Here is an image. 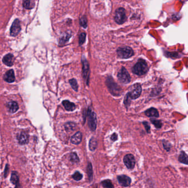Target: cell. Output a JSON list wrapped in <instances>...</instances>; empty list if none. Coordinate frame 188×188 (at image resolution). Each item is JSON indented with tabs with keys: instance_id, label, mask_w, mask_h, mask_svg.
Masks as SVG:
<instances>
[{
	"instance_id": "obj_20",
	"label": "cell",
	"mask_w": 188,
	"mask_h": 188,
	"mask_svg": "<svg viewBox=\"0 0 188 188\" xmlns=\"http://www.w3.org/2000/svg\"><path fill=\"white\" fill-rule=\"evenodd\" d=\"M178 161L179 162H180V163H184L185 165H188V155L183 151H181L180 155L178 157Z\"/></svg>"
},
{
	"instance_id": "obj_19",
	"label": "cell",
	"mask_w": 188,
	"mask_h": 188,
	"mask_svg": "<svg viewBox=\"0 0 188 188\" xmlns=\"http://www.w3.org/2000/svg\"><path fill=\"white\" fill-rule=\"evenodd\" d=\"M98 146V142L97 139L94 137H92L90 138L89 142V149L91 151H94L97 149Z\"/></svg>"
},
{
	"instance_id": "obj_27",
	"label": "cell",
	"mask_w": 188,
	"mask_h": 188,
	"mask_svg": "<svg viewBox=\"0 0 188 188\" xmlns=\"http://www.w3.org/2000/svg\"><path fill=\"white\" fill-rule=\"evenodd\" d=\"M151 122H152V124H153L154 126L156 127V128L157 129H161L162 126V123L161 120H158L157 119H151Z\"/></svg>"
},
{
	"instance_id": "obj_5",
	"label": "cell",
	"mask_w": 188,
	"mask_h": 188,
	"mask_svg": "<svg viewBox=\"0 0 188 188\" xmlns=\"http://www.w3.org/2000/svg\"><path fill=\"white\" fill-rule=\"evenodd\" d=\"M118 79L119 81L124 84L129 83L131 81V77L129 73L124 67H122L118 74Z\"/></svg>"
},
{
	"instance_id": "obj_4",
	"label": "cell",
	"mask_w": 188,
	"mask_h": 188,
	"mask_svg": "<svg viewBox=\"0 0 188 188\" xmlns=\"http://www.w3.org/2000/svg\"><path fill=\"white\" fill-rule=\"evenodd\" d=\"M117 52L118 56L122 59H128L132 57L134 54V52L132 48L129 47H119Z\"/></svg>"
},
{
	"instance_id": "obj_21",
	"label": "cell",
	"mask_w": 188,
	"mask_h": 188,
	"mask_svg": "<svg viewBox=\"0 0 188 188\" xmlns=\"http://www.w3.org/2000/svg\"><path fill=\"white\" fill-rule=\"evenodd\" d=\"M87 173L88 174L90 181H92L93 179V168H92V165L90 162L88 163L87 167Z\"/></svg>"
},
{
	"instance_id": "obj_18",
	"label": "cell",
	"mask_w": 188,
	"mask_h": 188,
	"mask_svg": "<svg viewBox=\"0 0 188 188\" xmlns=\"http://www.w3.org/2000/svg\"><path fill=\"white\" fill-rule=\"evenodd\" d=\"M63 106L65 107V109L68 111H72L76 109V106L74 103L70 102L67 100L63 101Z\"/></svg>"
},
{
	"instance_id": "obj_36",
	"label": "cell",
	"mask_w": 188,
	"mask_h": 188,
	"mask_svg": "<svg viewBox=\"0 0 188 188\" xmlns=\"http://www.w3.org/2000/svg\"><path fill=\"white\" fill-rule=\"evenodd\" d=\"M110 138H111V141H113V142L117 141V140H118V135H117V134L116 133H113V134L111 136Z\"/></svg>"
},
{
	"instance_id": "obj_11",
	"label": "cell",
	"mask_w": 188,
	"mask_h": 188,
	"mask_svg": "<svg viewBox=\"0 0 188 188\" xmlns=\"http://www.w3.org/2000/svg\"><path fill=\"white\" fill-rule=\"evenodd\" d=\"M119 183L123 187H129L131 183V179L129 176H127L126 175H122L119 176L117 177Z\"/></svg>"
},
{
	"instance_id": "obj_8",
	"label": "cell",
	"mask_w": 188,
	"mask_h": 188,
	"mask_svg": "<svg viewBox=\"0 0 188 188\" xmlns=\"http://www.w3.org/2000/svg\"><path fill=\"white\" fill-rule=\"evenodd\" d=\"M82 63L83 77V79H85V80L86 81L87 85H88L90 74L89 64L88 63V61H87L86 59L85 58H83L82 59Z\"/></svg>"
},
{
	"instance_id": "obj_37",
	"label": "cell",
	"mask_w": 188,
	"mask_h": 188,
	"mask_svg": "<svg viewBox=\"0 0 188 188\" xmlns=\"http://www.w3.org/2000/svg\"><path fill=\"white\" fill-rule=\"evenodd\" d=\"M8 170H9V168H8V165H6V168L4 169V178H6L7 176V174H8Z\"/></svg>"
},
{
	"instance_id": "obj_22",
	"label": "cell",
	"mask_w": 188,
	"mask_h": 188,
	"mask_svg": "<svg viewBox=\"0 0 188 188\" xmlns=\"http://www.w3.org/2000/svg\"><path fill=\"white\" fill-rule=\"evenodd\" d=\"M23 6L27 9H31L34 7V5L31 0H23Z\"/></svg>"
},
{
	"instance_id": "obj_24",
	"label": "cell",
	"mask_w": 188,
	"mask_h": 188,
	"mask_svg": "<svg viewBox=\"0 0 188 188\" xmlns=\"http://www.w3.org/2000/svg\"><path fill=\"white\" fill-rule=\"evenodd\" d=\"M69 83L72 87V89L76 92H77L79 89V86H78L76 79H71L69 80Z\"/></svg>"
},
{
	"instance_id": "obj_1",
	"label": "cell",
	"mask_w": 188,
	"mask_h": 188,
	"mask_svg": "<svg viewBox=\"0 0 188 188\" xmlns=\"http://www.w3.org/2000/svg\"><path fill=\"white\" fill-rule=\"evenodd\" d=\"M106 85L110 92L114 96H119L122 94V88L114 81L111 77H108L106 81Z\"/></svg>"
},
{
	"instance_id": "obj_34",
	"label": "cell",
	"mask_w": 188,
	"mask_h": 188,
	"mask_svg": "<svg viewBox=\"0 0 188 188\" xmlns=\"http://www.w3.org/2000/svg\"><path fill=\"white\" fill-rule=\"evenodd\" d=\"M162 143H163V147H164L165 149L167 151H169L171 149V144L168 142V141H165V140H163Z\"/></svg>"
},
{
	"instance_id": "obj_35",
	"label": "cell",
	"mask_w": 188,
	"mask_h": 188,
	"mask_svg": "<svg viewBox=\"0 0 188 188\" xmlns=\"http://www.w3.org/2000/svg\"><path fill=\"white\" fill-rule=\"evenodd\" d=\"M142 124L144 125L145 128V129L146 130V132L147 133H150V126L149 125V123L147 122H142Z\"/></svg>"
},
{
	"instance_id": "obj_10",
	"label": "cell",
	"mask_w": 188,
	"mask_h": 188,
	"mask_svg": "<svg viewBox=\"0 0 188 188\" xmlns=\"http://www.w3.org/2000/svg\"><path fill=\"white\" fill-rule=\"evenodd\" d=\"M20 23V20L18 19H16L13 22L10 29V34L12 36H16L20 33L21 30Z\"/></svg>"
},
{
	"instance_id": "obj_6",
	"label": "cell",
	"mask_w": 188,
	"mask_h": 188,
	"mask_svg": "<svg viewBox=\"0 0 188 188\" xmlns=\"http://www.w3.org/2000/svg\"><path fill=\"white\" fill-rule=\"evenodd\" d=\"M132 90L129 93L131 99H136L138 98L142 93V87L140 83H136L131 87Z\"/></svg>"
},
{
	"instance_id": "obj_17",
	"label": "cell",
	"mask_w": 188,
	"mask_h": 188,
	"mask_svg": "<svg viewBox=\"0 0 188 188\" xmlns=\"http://www.w3.org/2000/svg\"><path fill=\"white\" fill-rule=\"evenodd\" d=\"M7 108L9 113H15L17 112V110L19 109V106L17 102L12 101L7 103Z\"/></svg>"
},
{
	"instance_id": "obj_30",
	"label": "cell",
	"mask_w": 188,
	"mask_h": 188,
	"mask_svg": "<svg viewBox=\"0 0 188 188\" xmlns=\"http://www.w3.org/2000/svg\"><path fill=\"white\" fill-rule=\"evenodd\" d=\"M124 104L126 108H128V107L129 106L130 104H131V98H130L129 94V93H128L126 94L124 98Z\"/></svg>"
},
{
	"instance_id": "obj_32",
	"label": "cell",
	"mask_w": 188,
	"mask_h": 188,
	"mask_svg": "<svg viewBox=\"0 0 188 188\" xmlns=\"http://www.w3.org/2000/svg\"><path fill=\"white\" fill-rule=\"evenodd\" d=\"M80 24L81 26L85 28H86L87 27V20L86 17L83 16L81 19H80Z\"/></svg>"
},
{
	"instance_id": "obj_9",
	"label": "cell",
	"mask_w": 188,
	"mask_h": 188,
	"mask_svg": "<svg viewBox=\"0 0 188 188\" xmlns=\"http://www.w3.org/2000/svg\"><path fill=\"white\" fill-rule=\"evenodd\" d=\"M123 161L124 163V165L126 167L129 169H133L135 167V165L136 164V161L135 157L133 155L131 154H126L125 157H124Z\"/></svg>"
},
{
	"instance_id": "obj_2",
	"label": "cell",
	"mask_w": 188,
	"mask_h": 188,
	"mask_svg": "<svg viewBox=\"0 0 188 188\" xmlns=\"http://www.w3.org/2000/svg\"><path fill=\"white\" fill-rule=\"evenodd\" d=\"M149 71L147 63L144 60L140 59L133 67V72L138 76H142L146 74Z\"/></svg>"
},
{
	"instance_id": "obj_16",
	"label": "cell",
	"mask_w": 188,
	"mask_h": 188,
	"mask_svg": "<svg viewBox=\"0 0 188 188\" xmlns=\"http://www.w3.org/2000/svg\"><path fill=\"white\" fill-rule=\"evenodd\" d=\"M146 116L149 118H158L159 117L158 111L154 108H151L145 111Z\"/></svg>"
},
{
	"instance_id": "obj_3",
	"label": "cell",
	"mask_w": 188,
	"mask_h": 188,
	"mask_svg": "<svg viewBox=\"0 0 188 188\" xmlns=\"http://www.w3.org/2000/svg\"><path fill=\"white\" fill-rule=\"evenodd\" d=\"M87 116L88 117V124L92 131H94L97 129V115L90 108L87 110Z\"/></svg>"
},
{
	"instance_id": "obj_13",
	"label": "cell",
	"mask_w": 188,
	"mask_h": 188,
	"mask_svg": "<svg viewBox=\"0 0 188 188\" xmlns=\"http://www.w3.org/2000/svg\"><path fill=\"white\" fill-rule=\"evenodd\" d=\"M4 79L6 82L8 83H13L15 81V72L13 70H10L6 72L4 76Z\"/></svg>"
},
{
	"instance_id": "obj_12",
	"label": "cell",
	"mask_w": 188,
	"mask_h": 188,
	"mask_svg": "<svg viewBox=\"0 0 188 188\" xmlns=\"http://www.w3.org/2000/svg\"><path fill=\"white\" fill-rule=\"evenodd\" d=\"M17 138L20 145H25L29 142V135L26 132H22Z\"/></svg>"
},
{
	"instance_id": "obj_33",
	"label": "cell",
	"mask_w": 188,
	"mask_h": 188,
	"mask_svg": "<svg viewBox=\"0 0 188 188\" xmlns=\"http://www.w3.org/2000/svg\"><path fill=\"white\" fill-rule=\"evenodd\" d=\"M70 36V35H68L67 34L65 35H64V36H63V37L61 38V39H60V44H63L66 43L67 42L69 39Z\"/></svg>"
},
{
	"instance_id": "obj_14",
	"label": "cell",
	"mask_w": 188,
	"mask_h": 188,
	"mask_svg": "<svg viewBox=\"0 0 188 188\" xmlns=\"http://www.w3.org/2000/svg\"><path fill=\"white\" fill-rule=\"evenodd\" d=\"M82 134L80 131H78L72 136L71 138V142L74 145H79L82 141Z\"/></svg>"
},
{
	"instance_id": "obj_26",
	"label": "cell",
	"mask_w": 188,
	"mask_h": 188,
	"mask_svg": "<svg viewBox=\"0 0 188 188\" xmlns=\"http://www.w3.org/2000/svg\"><path fill=\"white\" fill-rule=\"evenodd\" d=\"M102 186L104 188H114V185L112 184V183L109 179L103 180L102 181Z\"/></svg>"
},
{
	"instance_id": "obj_23",
	"label": "cell",
	"mask_w": 188,
	"mask_h": 188,
	"mask_svg": "<svg viewBox=\"0 0 188 188\" xmlns=\"http://www.w3.org/2000/svg\"><path fill=\"white\" fill-rule=\"evenodd\" d=\"M11 182L13 185H16L19 182V177L18 176V173L16 172H13L11 177Z\"/></svg>"
},
{
	"instance_id": "obj_25",
	"label": "cell",
	"mask_w": 188,
	"mask_h": 188,
	"mask_svg": "<svg viewBox=\"0 0 188 188\" xmlns=\"http://www.w3.org/2000/svg\"><path fill=\"white\" fill-rule=\"evenodd\" d=\"M76 126V125L74 122H69L65 125V128L66 131H70L74 130L75 129Z\"/></svg>"
},
{
	"instance_id": "obj_31",
	"label": "cell",
	"mask_w": 188,
	"mask_h": 188,
	"mask_svg": "<svg viewBox=\"0 0 188 188\" xmlns=\"http://www.w3.org/2000/svg\"><path fill=\"white\" fill-rule=\"evenodd\" d=\"M86 38V34L85 33H82L79 36V44L80 45H82L85 42Z\"/></svg>"
},
{
	"instance_id": "obj_15",
	"label": "cell",
	"mask_w": 188,
	"mask_h": 188,
	"mask_svg": "<svg viewBox=\"0 0 188 188\" xmlns=\"http://www.w3.org/2000/svg\"><path fill=\"white\" fill-rule=\"evenodd\" d=\"M2 62L4 65L8 66H12L14 63V56L12 54H8L5 55L2 59Z\"/></svg>"
},
{
	"instance_id": "obj_29",
	"label": "cell",
	"mask_w": 188,
	"mask_h": 188,
	"mask_svg": "<svg viewBox=\"0 0 188 188\" xmlns=\"http://www.w3.org/2000/svg\"><path fill=\"white\" fill-rule=\"evenodd\" d=\"M72 178L76 181H79L82 179L83 175L79 171H77L72 175Z\"/></svg>"
},
{
	"instance_id": "obj_7",
	"label": "cell",
	"mask_w": 188,
	"mask_h": 188,
	"mask_svg": "<svg viewBox=\"0 0 188 188\" xmlns=\"http://www.w3.org/2000/svg\"><path fill=\"white\" fill-rule=\"evenodd\" d=\"M126 20V16L125 9L122 7L118 8L115 12V22L119 24H122L125 22Z\"/></svg>"
},
{
	"instance_id": "obj_28",
	"label": "cell",
	"mask_w": 188,
	"mask_h": 188,
	"mask_svg": "<svg viewBox=\"0 0 188 188\" xmlns=\"http://www.w3.org/2000/svg\"><path fill=\"white\" fill-rule=\"evenodd\" d=\"M70 161L73 163H79V157L75 152L71 153Z\"/></svg>"
}]
</instances>
